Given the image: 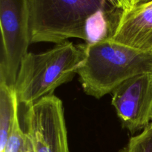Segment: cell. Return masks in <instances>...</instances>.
<instances>
[{
  "instance_id": "1",
  "label": "cell",
  "mask_w": 152,
  "mask_h": 152,
  "mask_svg": "<svg viewBox=\"0 0 152 152\" xmlns=\"http://www.w3.org/2000/svg\"><path fill=\"white\" fill-rule=\"evenodd\" d=\"M31 43L64 42L71 38L88 41L92 26H102L107 0H28Z\"/></svg>"
},
{
  "instance_id": "2",
  "label": "cell",
  "mask_w": 152,
  "mask_h": 152,
  "mask_svg": "<svg viewBox=\"0 0 152 152\" xmlns=\"http://www.w3.org/2000/svg\"><path fill=\"white\" fill-rule=\"evenodd\" d=\"M86 57L77 71L84 91L102 97L126 80L152 72V53H145L105 37L86 45Z\"/></svg>"
},
{
  "instance_id": "3",
  "label": "cell",
  "mask_w": 152,
  "mask_h": 152,
  "mask_svg": "<svg viewBox=\"0 0 152 152\" xmlns=\"http://www.w3.org/2000/svg\"><path fill=\"white\" fill-rule=\"evenodd\" d=\"M86 57V45L67 41L47 51L27 53L13 86L19 103L27 108L52 96L56 88L74 78Z\"/></svg>"
},
{
  "instance_id": "4",
  "label": "cell",
  "mask_w": 152,
  "mask_h": 152,
  "mask_svg": "<svg viewBox=\"0 0 152 152\" xmlns=\"http://www.w3.org/2000/svg\"><path fill=\"white\" fill-rule=\"evenodd\" d=\"M25 123L34 152H69L63 105L57 96H46L27 108Z\"/></svg>"
},
{
  "instance_id": "5",
  "label": "cell",
  "mask_w": 152,
  "mask_h": 152,
  "mask_svg": "<svg viewBox=\"0 0 152 152\" xmlns=\"http://www.w3.org/2000/svg\"><path fill=\"white\" fill-rule=\"evenodd\" d=\"M111 103L131 133L145 129L152 117V72L132 77L114 89Z\"/></svg>"
},
{
  "instance_id": "6",
  "label": "cell",
  "mask_w": 152,
  "mask_h": 152,
  "mask_svg": "<svg viewBox=\"0 0 152 152\" xmlns=\"http://www.w3.org/2000/svg\"><path fill=\"white\" fill-rule=\"evenodd\" d=\"M108 38L145 53H152V1L122 11Z\"/></svg>"
},
{
  "instance_id": "7",
  "label": "cell",
  "mask_w": 152,
  "mask_h": 152,
  "mask_svg": "<svg viewBox=\"0 0 152 152\" xmlns=\"http://www.w3.org/2000/svg\"><path fill=\"white\" fill-rule=\"evenodd\" d=\"M17 96L13 87L0 82V151L4 148L18 117Z\"/></svg>"
},
{
  "instance_id": "8",
  "label": "cell",
  "mask_w": 152,
  "mask_h": 152,
  "mask_svg": "<svg viewBox=\"0 0 152 152\" xmlns=\"http://www.w3.org/2000/svg\"><path fill=\"white\" fill-rule=\"evenodd\" d=\"M123 152H152V123L143 132L129 140Z\"/></svg>"
},
{
  "instance_id": "9",
  "label": "cell",
  "mask_w": 152,
  "mask_h": 152,
  "mask_svg": "<svg viewBox=\"0 0 152 152\" xmlns=\"http://www.w3.org/2000/svg\"><path fill=\"white\" fill-rule=\"evenodd\" d=\"M26 133L23 132L19 125V120L13 125L5 145L0 152H21L25 145Z\"/></svg>"
},
{
  "instance_id": "10",
  "label": "cell",
  "mask_w": 152,
  "mask_h": 152,
  "mask_svg": "<svg viewBox=\"0 0 152 152\" xmlns=\"http://www.w3.org/2000/svg\"><path fill=\"white\" fill-rule=\"evenodd\" d=\"M113 7L126 11L134 7V0H107Z\"/></svg>"
},
{
  "instance_id": "11",
  "label": "cell",
  "mask_w": 152,
  "mask_h": 152,
  "mask_svg": "<svg viewBox=\"0 0 152 152\" xmlns=\"http://www.w3.org/2000/svg\"><path fill=\"white\" fill-rule=\"evenodd\" d=\"M26 133V132H25ZM21 152H34V147H33L32 141H31V138L28 136V134L26 133V139H25V145H24L23 148H22Z\"/></svg>"
},
{
  "instance_id": "12",
  "label": "cell",
  "mask_w": 152,
  "mask_h": 152,
  "mask_svg": "<svg viewBox=\"0 0 152 152\" xmlns=\"http://www.w3.org/2000/svg\"><path fill=\"white\" fill-rule=\"evenodd\" d=\"M151 1H152V0H134V7L140 5V4H145V3L149 2Z\"/></svg>"
},
{
  "instance_id": "13",
  "label": "cell",
  "mask_w": 152,
  "mask_h": 152,
  "mask_svg": "<svg viewBox=\"0 0 152 152\" xmlns=\"http://www.w3.org/2000/svg\"><path fill=\"white\" fill-rule=\"evenodd\" d=\"M151 123H152V117H151Z\"/></svg>"
}]
</instances>
